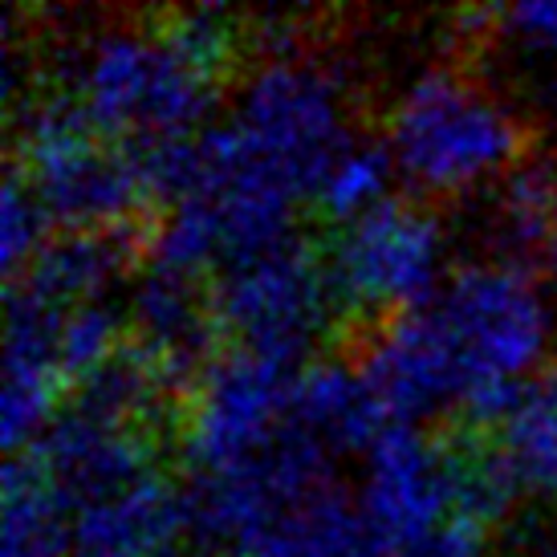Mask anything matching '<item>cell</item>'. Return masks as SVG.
Here are the masks:
<instances>
[{"label": "cell", "mask_w": 557, "mask_h": 557, "mask_svg": "<svg viewBox=\"0 0 557 557\" xmlns=\"http://www.w3.org/2000/svg\"><path fill=\"white\" fill-rule=\"evenodd\" d=\"M399 180V171L391 163L387 147L374 139H350L342 147L334 163L325 168L322 184L313 191V203L322 208L330 220H358L374 212V208H383L391 196V187Z\"/></svg>", "instance_id": "obj_21"}, {"label": "cell", "mask_w": 557, "mask_h": 557, "mask_svg": "<svg viewBox=\"0 0 557 557\" xmlns=\"http://www.w3.org/2000/svg\"><path fill=\"white\" fill-rule=\"evenodd\" d=\"M423 313L456 379L460 416L493 428L533 387L557 338L542 277L496 257L456 264Z\"/></svg>", "instance_id": "obj_2"}, {"label": "cell", "mask_w": 557, "mask_h": 557, "mask_svg": "<svg viewBox=\"0 0 557 557\" xmlns=\"http://www.w3.org/2000/svg\"><path fill=\"white\" fill-rule=\"evenodd\" d=\"M13 175L65 233H123L156 200L139 156L98 135L65 94L21 110Z\"/></svg>", "instance_id": "obj_6"}, {"label": "cell", "mask_w": 557, "mask_h": 557, "mask_svg": "<svg viewBox=\"0 0 557 557\" xmlns=\"http://www.w3.org/2000/svg\"><path fill=\"white\" fill-rule=\"evenodd\" d=\"M505 557H557V517H529L509 533Z\"/></svg>", "instance_id": "obj_27"}, {"label": "cell", "mask_w": 557, "mask_h": 557, "mask_svg": "<svg viewBox=\"0 0 557 557\" xmlns=\"http://www.w3.org/2000/svg\"><path fill=\"white\" fill-rule=\"evenodd\" d=\"M338 297L325 264L306 245L285 240L248 261L228 264L216 277L212 318L236 350L297 371L334 322Z\"/></svg>", "instance_id": "obj_9"}, {"label": "cell", "mask_w": 557, "mask_h": 557, "mask_svg": "<svg viewBox=\"0 0 557 557\" xmlns=\"http://www.w3.org/2000/svg\"><path fill=\"white\" fill-rule=\"evenodd\" d=\"M184 545H191L187 493L159 468L70 509V557H180Z\"/></svg>", "instance_id": "obj_13"}, {"label": "cell", "mask_w": 557, "mask_h": 557, "mask_svg": "<svg viewBox=\"0 0 557 557\" xmlns=\"http://www.w3.org/2000/svg\"><path fill=\"white\" fill-rule=\"evenodd\" d=\"M123 233H62L41 248V257L16 285L46 297L58 310L107 301V294L126 273Z\"/></svg>", "instance_id": "obj_19"}, {"label": "cell", "mask_w": 557, "mask_h": 557, "mask_svg": "<svg viewBox=\"0 0 557 557\" xmlns=\"http://www.w3.org/2000/svg\"><path fill=\"white\" fill-rule=\"evenodd\" d=\"M493 456L517 500L557 509V387H529L496 423Z\"/></svg>", "instance_id": "obj_18"}, {"label": "cell", "mask_w": 557, "mask_h": 557, "mask_svg": "<svg viewBox=\"0 0 557 557\" xmlns=\"http://www.w3.org/2000/svg\"><path fill=\"white\" fill-rule=\"evenodd\" d=\"M294 419L334 460L346 451L362 456L391 428L367 371L358 362H338V358L310 362L297 371Z\"/></svg>", "instance_id": "obj_16"}, {"label": "cell", "mask_w": 557, "mask_h": 557, "mask_svg": "<svg viewBox=\"0 0 557 557\" xmlns=\"http://www.w3.org/2000/svg\"><path fill=\"white\" fill-rule=\"evenodd\" d=\"M355 505L374 545L395 557L435 525L460 517V451L423 428L391 423L362 451Z\"/></svg>", "instance_id": "obj_11"}, {"label": "cell", "mask_w": 557, "mask_h": 557, "mask_svg": "<svg viewBox=\"0 0 557 557\" xmlns=\"http://www.w3.org/2000/svg\"><path fill=\"white\" fill-rule=\"evenodd\" d=\"M29 456L53 480V488L62 493L70 509L90 496H102L119 484L156 472L147 432L114 416H102L86 403L58 416V423Z\"/></svg>", "instance_id": "obj_14"}, {"label": "cell", "mask_w": 557, "mask_h": 557, "mask_svg": "<svg viewBox=\"0 0 557 557\" xmlns=\"http://www.w3.org/2000/svg\"><path fill=\"white\" fill-rule=\"evenodd\" d=\"M168 33L175 37V46L184 49L191 62H200L208 74L224 70V62L233 58L236 46V29L228 13L220 9H187V13H175L168 21Z\"/></svg>", "instance_id": "obj_25"}, {"label": "cell", "mask_w": 557, "mask_h": 557, "mask_svg": "<svg viewBox=\"0 0 557 557\" xmlns=\"http://www.w3.org/2000/svg\"><path fill=\"white\" fill-rule=\"evenodd\" d=\"M448 228L419 200H387L346 220L325 245V277L342 310L395 322L432 306L451 277Z\"/></svg>", "instance_id": "obj_8"}, {"label": "cell", "mask_w": 557, "mask_h": 557, "mask_svg": "<svg viewBox=\"0 0 557 557\" xmlns=\"http://www.w3.org/2000/svg\"><path fill=\"white\" fill-rule=\"evenodd\" d=\"M216 74L175 46L168 25H107L65 62V102L123 147L196 139L212 110Z\"/></svg>", "instance_id": "obj_4"}, {"label": "cell", "mask_w": 557, "mask_h": 557, "mask_svg": "<svg viewBox=\"0 0 557 557\" xmlns=\"http://www.w3.org/2000/svg\"><path fill=\"white\" fill-rule=\"evenodd\" d=\"M484 236L496 261L533 277L557 269V159L533 156L493 187L484 208Z\"/></svg>", "instance_id": "obj_15"}, {"label": "cell", "mask_w": 557, "mask_h": 557, "mask_svg": "<svg viewBox=\"0 0 557 557\" xmlns=\"http://www.w3.org/2000/svg\"><path fill=\"white\" fill-rule=\"evenodd\" d=\"M294 191L252 159L233 126H208L191 151L184 196L168 203V216L151 233V269L191 281L208 269L224 273L294 240Z\"/></svg>", "instance_id": "obj_5"}, {"label": "cell", "mask_w": 557, "mask_h": 557, "mask_svg": "<svg viewBox=\"0 0 557 557\" xmlns=\"http://www.w3.org/2000/svg\"><path fill=\"white\" fill-rule=\"evenodd\" d=\"M493 33L521 62H557V0H525L493 9Z\"/></svg>", "instance_id": "obj_24"}, {"label": "cell", "mask_w": 557, "mask_h": 557, "mask_svg": "<svg viewBox=\"0 0 557 557\" xmlns=\"http://www.w3.org/2000/svg\"><path fill=\"white\" fill-rule=\"evenodd\" d=\"M395 557H488V537L480 521L468 517H451L444 525H435L432 533H423L419 542L399 549Z\"/></svg>", "instance_id": "obj_26"}, {"label": "cell", "mask_w": 557, "mask_h": 557, "mask_svg": "<svg viewBox=\"0 0 557 557\" xmlns=\"http://www.w3.org/2000/svg\"><path fill=\"white\" fill-rule=\"evenodd\" d=\"M399 180L423 200H465L496 187L521 163L525 126L480 78L432 65L407 82L383 131Z\"/></svg>", "instance_id": "obj_3"}, {"label": "cell", "mask_w": 557, "mask_h": 557, "mask_svg": "<svg viewBox=\"0 0 557 557\" xmlns=\"http://www.w3.org/2000/svg\"><path fill=\"white\" fill-rule=\"evenodd\" d=\"M126 318H131L135 338H139L135 346L151 362H159L171 379L200 362L208 334L216 325L212 301H203L196 281L163 273V269H147L135 281Z\"/></svg>", "instance_id": "obj_17"}, {"label": "cell", "mask_w": 557, "mask_h": 557, "mask_svg": "<svg viewBox=\"0 0 557 557\" xmlns=\"http://www.w3.org/2000/svg\"><path fill=\"white\" fill-rule=\"evenodd\" d=\"M0 529V557H70V505L29 451L9 456Z\"/></svg>", "instance_id": "obj_20"}, {"label": "cell", "mask_w": 557, "mask_h": 557, "mask_svg": "<svg viewBox=\"0 0 557 557\" xmlns=\"http://www.w3.org/2000/svg\"><path fill=\"white\" fill-rule=\"evenodd\" d=\"M228 126L297 200H313L325 168L355 139L338 74L301 53L252 65L233 94Z\"/></svg>", "instance_id": "obj_7"}, {"label": "cell", "mask_w": 557, "mask_h": 557, "mask_svg": "<svg viewBox=\"0 0 557 557\" xmlns=\"http://www.w3.org/2000/svg\"><path fill=\"white\" fill-rule=\"evenodd\" d=\"M187 517L208 557H387L334 476V456L301 428L257 465L191 480Z\"/></svg>", "instance_id": "obj_1"}, {"label": "cell", "mask_w": 557, "mask_h": 557, "mask_svg": "<svg viewBox=\"0 0 557 557\" xmlns=\"http://www.w3.org/2000/svg\"><path fill=\"white\" fill-rule=\"evenodd\" d=\"M58 355H62L65 379H94L123 355V313L110 301H90L62 313V334H58Z\"/></svg>", "instance_id": "obj_22"}, {"label": "cell", "mask_w": 557, "mask_h": 557, "mask_svg": "<svg viewBox=\"0 0 557 557\" xmlns=\"http://www.w3.org/2000/svg\"><path fill=\"white\" fill-rule=\"evenodd\" d=\"M62 313L25 285H13L4 313V383H0V435L9 456L33 451L58 423L62 403Z\"/></svg>", "instance_id": "obj_12"}, {"label": "cell", "mask_w": 557, "mask_h": 557, "mask_svg": "<svg viewBox=\"0 0 557 557\" xmlns=\"http://www.w3.org/2000/svg\"><path fill=\"white\" fill-rule=\"evenodd\" d=\"M297 371L269 358L233 355L208 358L184 419V456L196 480L224 476L257 465L294 432Z\"/></svg>", "instance_id": "obj_10"}, {"label": "cell", "mask_w": 557, "mask_h": 557, "mask_svg": "<svg viewBox=\"0 0 557 557\" xmlns=\"http://www.w3.org/2000/svg\"><path fill=\"white\" fill-rule=\"evenodd\" d=\"M49 216L41 212V203L33 200V191L16 175H9L4 196H0V261L4 273L13 277V285L33 269V261L41 257Z\"/></svg>", "instance_id": "obj_23"}]
</instances>
